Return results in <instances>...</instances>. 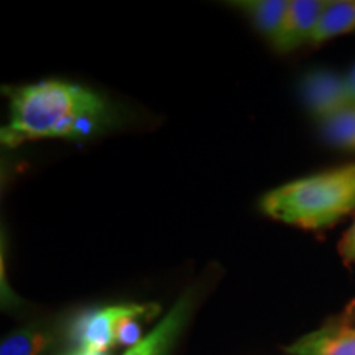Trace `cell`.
Masks as SVG:
<instances>
[{"mask_svg":"<svg viewBox=\"0 0 355 355\" xmlns=\"http://www.w3.org/2000/svg\"><path fill=\"white\" fill-rule=\"evenodd\" d=\"M10 119L2 128V144L58 137H86L105 115L99 96L78 84L43 81L7 87Z\"/></svg>","mask_w":355,"mask_h":355,"instance_id":"6da1fadb","label":"cell"},{"mask_svg":"<svg viewBox=\"0 0 355 355\" xmlns=\"http://www.w3.org/2000/svg\"><path fill=\"white\" fill-rule=\"evenodd\" d=\"M261 211L301 229L329 227L355 211V163L300 178L265 194Z\"/></svg>","mask_w":355,"mask_h":355,"instance_id":"7a4b0ae2","label":"cell"},{"mask_svg":"<svg viewBox=\"0 0 355 355\" xmlns=\"http://www.w3.org/2000/svg\"><path fill=\"white\" fill-rule=\"evenodd\" d=\"M285 352L290 355H355V303L319 329L300 337L285 347Z\"/></svg>","mask_w":355,"mask_h":355,"instance_id":"3957f363","label":"cell"},{"mask_svg":"<svg viewBox=\"0 0 355 355\" xmlns=\"http://www.w3.org/2000/svg\"><path fill=\"white\" fill-rule=\"evenodd\" d=\"M306 107L318 122L326 121L352 105L345 78L327 69L311 71L301 83Z\"/></svg>","mask_w":355,"mask_h":355,"instance_id":"277c9868","label":"cell"},{"mask_svg":"<svg viewBox=\"0 0 355 355\" xmlns=\"http://www.w3.org/2000/svg\"><path fill=\"white\" fill-rule=\"evenodd\" d=\"M135 303L115 304L86 313L74 324L73 339L78 347L107 352L115 345V326L135 309Z\"/></svg>","mask_w":355,"mask_h":355,"instance_id":"5b68a950","label":"cell"},{"mask_svg":"<svg viewBox=\"0 0 355 355\" xmlns=\"http://www.w3.org/2000/svg\"><path fill=\"white\" fill-rule=\"evenodd\" d=\"M327 6V0H290L282 28L272 42L273 46L278 51L288 53L301 44L311 43Z\"/></svg>","mask_w":355,"mask_h":355,"instance_id":"8992f818","label":"cell"},{"mask_svg":"<svg viewBox=\"0 0 355 355\" xmlns=\"http://www.w3.org/2000/svg\"><path fill=\"white\" fill-rule=\"evenodd\" d=\"M191 308V293L181 296L176 301V304L168 311V314L162 322L158 324L148 336L144 337L140 344L135 347L128 349L123 355H163L170 347L173 339H175L178 332L188 318Z\"/></svg>","mask_w":355,"mask_h":355,"instance_id":"52a82bcc","label":"cell"},{"mask_svg":"<svg viewBox=\"0 0 355 355\" xmlns=\"http://www.w3.org/2000/svg\"><path fill=\"white\" fill-rule=\"evenodd\" d=\"M355 30V0L329 2L316 26L311 43L318 44Z\"/></svg>","mask_w":355,"mask_h":355,"instance_id":"ba28073f","label":"cell"},{"mask_svg":"<svg viewBox=\"0 0 355 355\" xmlns=\"http://www.w3.org/2000/svg\"><path fill=\"white\" fill-rule=\"evenodd\" d=\"M232 6L245 12L254 20L257 28L270 42H273L282 28L290 2L288 0H245V2H234Z\"/></svg>","mask_w":355,"mask_h":355,"instance_id":"9c48e42d","label":"cell"},{"mask_svg":"<svg viewBox=\"0 0 355 355\" xmlns=\"http://www.w3.org/2000/svg\"><path fill=\"white\" fill-rule=\"evenodd\" d=\"M55 337L40 327H26L2 340L0 355H44L51 349Z\"/></svg>","mask_w":355,"mask_h":355,"instance_id":"30bf717a","label":"cell"},{"mask_svg":"<svg viewBox=\"0 0 355 355\" xmlns=\"http://www.w3.org/2000/svg\"><path fill=\"white\" fill-rule=\"evenodd\" d=\"M322 135L339 148L355 150V105L340 110L326 121L319 122Z\"/></svg>","mask_w":355,"mask_h":355,"instance_id":"8fae6325","label":"cell"},{"mask_svg":"<svg viewBox=\"0 0 355 355\" xmlns=\"http://www.w3.org/2000/svg\"><path fill=\"white\" fill-rule=\"evenodd\" d=\"M339 254L347 265H355V222L339 243Z\"/></svg>","mask_w":355,"mask_h":355,"instance_id":"7c38bea8","label":"cell"},{"mask_svg":"<svg viewBox=\"0 0 355 355\" xmlns=\"http://www.w3.org/2000/svg\"><path fill=\"white\" fill-rule=\"evenodd\" d=\"M345 83H347L350 102H352V105H355V66L350 69V73L347 74V76H345Z\"/></svg>","mask_w":355,"mask_h":355,"instance_id":"4fadbf2b","label":"cell"},{"mask_svg":"<svg viewBox=\"0 0 355 355\" xmlns=\"http://www.w3.org/2000/svg\"><path fill=\"white\" fill-rule=\"evenodd\" d=\"M68 355H109V354L107 352H97V350H89V349L78 347L76 350H73V352L68 354Z\"/></svg>","mask_w":355,"mask_h":355,"instance_id":"5bb4252c","label":"cell"}]
</instances>
